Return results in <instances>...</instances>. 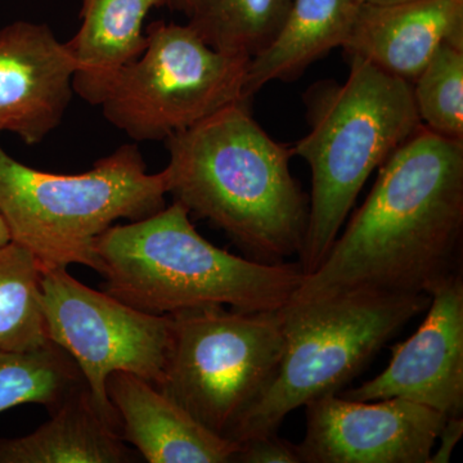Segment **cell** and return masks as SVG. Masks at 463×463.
I'll return each instance as SVG.
<instances>
[{
	"label": "cell",
	"mask_w": 463,
	"mask_h": 463,
	"mask_svg": "<svg viewBox=\"0 0 463 463\" xmlns=\"http://www.w3.org/2000/svg\"><path fill=\"white\" fill-rule=\"evenodd\" d=\"M172 319V343L157 389L228 439L279 370L285 344L281 309L206 307Z\"/></svg>",
	"instance_id": "cell-7"
},
{
	"label": "cell",
	"mask_w": 463,
	"mask_h": 463,
	"mask_svg": "<svg viewBox=\"0 0 463 463\" xmlns=\"http://www.w3.org/2000/svg\"><path fill=\"white\" fill-rule=\"evenodd\" d=\"M429 304V295L365 291L289 301L281 309L285 344L276 376L228 439L277 432L292 411L337 394Z\"/></svg>",
	"instance_id": "cell-6"
},
{
	"label": "cell",
	"mask_w": 463,
	"mask_h": 463,
	"mask_svg": "<svg viewBox=\"0 0 463 463\" xmlns=\"http://www.w3.org/2000/svg\"><path fill=\"white\" fill-rule=\"evenodd\" d=\"M42 269L11 241L0 246V350L29 352L51 343L42 300Z\"/></svg>",
	"instance_id": "cell-20"
},
{
	"label": "cell",
	"mask_w": 463,
	"mask_h": 463,
	"mask_svg": "<svg viewBox=\"0 0 463 463\" xmlns=\"http://www.w3.org/2000/svg\"><path fill=\"white\" fill-rule=\"evenodd\" d=\"M42 300L48 337L74 359L99 412L120 430L106 390L109 376L123 371L157 386L172 343V316L142 312L88 288L67 268L43 272Z\"/></svg>",
	"instance_id": "cell-9"
},
{
	"label": "cell",
	"mask_w": 463,
	"mask_h": 463,
	"mask_svg": "<svg viewBox=\"0 0 463 463\" xmlns=\"http://www.w3.org/2000/svg\"><path fill=\"white\" fill-rule=\"evenodd\" d=\"M463 435V419L462 416L447 417L443 428L438 435V440L440 441L438 449L432 450L430 461L429 463H448L450 461L453 452H455L457 444L461 440Z\"/></svg>",
	"instance_id": "cell-23"
},
{
	"label": "cell",
	"mask_w": 463,
	"mask_h": 463,
	"mask_svg": "<svg viewBox=\"0 0 463 463\" xmlns=\"http://www.w3.org/2000/svg\"><path fill=\"white\" fill-rule=\"evenodd\" d=\"M407 2V0H359L362 5H388L395 3Z\"/></svg>",
	"instance_id": "cell-26"
},
{
	"label": "cell",
	"mask_w": 463,
	"mask_h": 463,
	"mask_svg": "<svg viewBox=\"0 0 463 463\" xmlns=\"http://www.w3.org/2000/svg\"><path fill=\"white\" fill-rule=\"evenodd\" d=\"M85 386L74 359L52 341L29 352L0 350V412L32 403L52 413Z\"/></svg>",
	"instance_id": "cell-19"
},
{
	"label": "cell",
	"mask_w": 463,
	"mask_h": 463,
	"mask_svg": "<svg viewBox=\"0 0 463 463\" xmlns=\"http://www.w3.org/2000/svg\"><path fill=\"white\" fill-rule=\"evenodd\" d=\"M292 0H194L190 25L215 51L251 60L279 33Z\"/></svg>",
	"instance_id": "cell-18"
},
{
	"label": "cell",
	"mask_w": 463,
	"mask_h": 463,
	"mask_svg": "<svg viewBox=\"0 0 463 463\" xmlns=\"http://www.w3.org/2000/svg\"><path fill=\"white\" fill-rule=\"evenodd\" d=\"M443 44L463 51V0L361 3L343 48L412 84Z\"/></svg>",
	"instance_id": "cell-13"
},
{
	"label": "cell",
	"mask_w": 463,
	"mask_h": 463,
	"mask_svg": "<svg viewBox=\"0 0 463 463\" xmlns=\"http://www.w3.org/2000/svg\"><path fill=\"white\" fill-rule=\"evenodd\" d=\"M124 441L149 463H228L237 443L192 417L154 383L118 371L106 383Z\"/></svg>",
	"instance_id": "cell-14"
},
{
	"label": "cell",
	"mask_w": 463,
	"mask_h": 463,
	"mask_svg": "<svg viewBox=\"0 0 463 463\" xmlns=\"http://www.w3.org/2000/svg\"><path fill=\"white\" fill-rule=\"evenodd\" d=\"M182 203L128 224H114L97 239L103 291L157 316L206 307L242 312L279 310L304 279L298 263H263L231 254L203 239Z\"/></svg>",
	"instance_id": "cell-3"
},
{
	"label": "cell",
	"mask_w": 463,
	"mask_h": 463,
	"mask_svg": "<svg viewBox=\"0 0 463 463\" xmlns=\"http://www.w3.org/2000/svg\"><path fill=\"white\" fill-rule=\"evenodd\" d=\"M237 446L232 462L301 463L298 446L279 438L277 432L240 441Z\"/></svg>",
	"instance_id": "cell-22"
},
{
	"label": "cell",
	"mask_w": 463,
	"mask_h": 463,
	"mask_svg": "<svg viewBox=\"0 0 463 463\" xmlns=\"http://www.w3.org/2000/svg\"><path fill=\"white\" fill-rule=\"evenodd\" d=\"M341 395L362 402L401 398L447 417L462 416V274L431 292L421 326L410 339L392 347L388 367Z\"/></svg>",
	"instance_id": "cell-11"
},
{
	"label": "cell",
	"mask_w": 463,
	"mask_h": 463,
	"mask_svg": "<svg viewBox=\"0 0 463 463\" xmlns=\"http://www.w3.org/2000/svg\"><path fill=\"white\" fill-rule=\"evenodd\" d=\"M310 130L292 147L312 173L309 222L298 265H321L364 183L421 127L410 81L350 57L345 83L322 81L307 91Z\"/></svg>",
	"instance_id": "cell-4"
},
{
	"label": "cell",
	"mask_w": 463,
	"mask_h": 463,
	"mask_svg": "<svg viewBox=\"0 0 463 463\" xmlns=\"http://www.w3.org/2000/svg\"><path fill=\"white\" fill-rule=\"evenodd\" d=\"M32 434L0 439V463H129L136 453L99 412L88 386Z\"/></svg>",
	"instance_id": "cell-16"
},
{
	"label": "cell",
	"mask_w": 463,
	"mask_h": 463,
	"mask_svg": "<svg viewBox=\"0 0 463 463\" xmlns=\"http://www.w3.org/2000/svg\"><path fill=\"white\" fill-rule=\"evenodd\" d=\"M166 5L174 9H178L188 16L194 7V0H167Z\"/></svg>",
	"instance_id": "cell-24"
},
{
	"label": "cell",
	"mask_w": 463,
	"mask_h": 463,
	"mask_svg": "<svg viewBox=\"0 0 463 463\" xmlns=\"http://www.w3.org/2000/svg\"><path fill=\"white\" fill-rule=\"evenodd\" d=\"M167 0H83L81 26L66 43L74 60V93L91 103L115 72L141 56L147 45L143 30L151 9Z\"/></svg>",
	"instance_id": "cell-17"
},
{
	"label": "cell",
	"mask_w": 463,
	"mask_h": 463,
	"mask_svg": "<svg viewBox=\"0 0 463 463\" xmlns=\"http://www.w3.org/2000/svg\"><path fill=\"white\" fill-rule=\"evenodd\" d=\"M423 127L463 141V51L443 44L412 83Z\"/></svg>",
	"instance_id": "cell-21"
},
{
	"label": "cell",
	"mask_w": 463,
	"mask_h": 463,
	"mask_svg": "<svg viewBox=\"0 0 463 463\" xmlns=\"http://www.w3.org/2000/svg\"><path fill=\"white\" fill-rule=\"evenodd\" d=\"M166 194L163 172L148 174L134 145L72 175L24 165L0 146V215L11 241L35 258L42 273L72 264L96 270L100 234L120 219L160 212Z\"/></svg>",
	"instance_id": "cell-5"
},
{
	"label": "cell",
	"mask_w": 463,
	"mask_h": 463,
	"mask_svg": "<svg viewBox=\"0 0 463 463\" xmlns=\"http://www.w3.org/2000/svg\"><path fill=\"white\" fill-rule=\"evenodd\" d=\"M359 5V0H292L276 38L249 61L245 99L251 100L270 81L294 80L319 58L344 47Z\"/></svg>",
	"instance_id": "cell-15"
},
{
	"label": "cell",
	"mask_w": 463,
	"mask_h": 463,
	"mask_svg": "<svg viewBox=\"0 0 463 463\" xmlns=\"http://www.w3.org/2000/svg\"><path fill=\"white\" fill-rule=\"evenodd\" d=\"M141 56L115 72L90 105L137 142L165 141L245 99L249 58L210 47L188 25L152 24Z\"/></svg>",
	"instance_id": "cell-8"
},
{
	"label": "cell",
	"mask_w": 463,
	"mask_h": 463,
	"mask_svg": "<svg viewBox=\"0 0 463 463\" xmlns=\"http://www.w3.org/2000/svg\"><path fill=\"white\" fill-rule=\"evenodd\" d=\"M301 463H429L446 414L401 398L327 394L304 405Z\"/></svg>",
	"instance_id": "cell-10"
},
{
	"label": "cell",
	"mask_w": 463,
	"mask_h": 463,
	"mask_svg": "<svg viewBox=\"0 0 463 463\" xmlns=\"http://www.w3.org/2000/svg\"><path fill=\"white\" fill-rule=\"evenodd\" d=\"M8 242H11V234L5 219L0 215V246L7 245Z\"/></svg>",
	"instance_id": "cell-25"
},
{
	"label": "cell",
	"mask_w": 463,
	"mask_h": 463,
	"mask_svg": "<svg viewBox=\"0 0 463 463\" xmlns=\"http://www.w3.org/2000/svg\"><path fill=\"white\" fill-rule=\"evenodd\" d=\"M167 194L224 232L254 260L300 255L309 196L289 170L292 147L270 138L240 102L165 139Z\"/></svg>",
	"instance_id": "cell-2"
},
{
	"label": "cell",
	"mask_w": 463,
	"mask_h": 463,
	"mask_svg": "<svg viewBox=\"0 0 463 463\" xmlns=\"http://www.w3.org/2000/svg\"><path fill=\"white\" fill-rule=\"evenodd\" d=\"M74 60L44 24L17 21L0 30V133L38 145L71 102Z\"/></svg>",
	"instance_id": "cell-12"
},
{
	"label": "cell",
	"mask_w": 463,
	"mask_h": 463,
	"mask_svg": "<svg viewBox=\"0 0 463 463\" xmlns=\"http://www.w3.org/2000/svg\"><path fill=\"white\" fill-rule=\"evenodd\" d=\"M291 300L341 292L429 295L462 274L463 141L420 129Z\"/></svg>",
	"instance_id": "cell-1"
}]
</instances>
